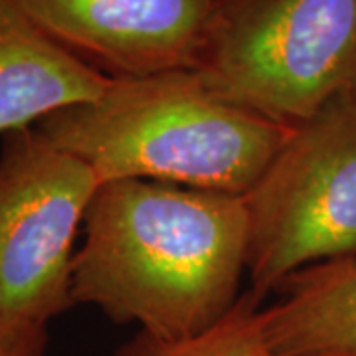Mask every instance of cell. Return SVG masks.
<instances>
[{"mask_svg":"<svg viewBox=\"0 0 356 356\" xmlns=\"http://www.w3.org/2000/svg\"><path fill=\"white\" fill-rule=\"evenodd\" d=\"M74 255V303L156 341L184 343L214 329L240 301L248 269L245 196L154 180L102 182Z\"/></svg>","mask_w":356,"mask_h":356,"instance_id":"1","label":"cell"},{"mask_svg":"<svg viewBox=\"0 0 356 356\" xmlns=\"http://www.w3.org/2000/svg\"><path fill=\"white\" fill-rule=\"evenodd\" d=\"M102 182L154 180L245 196L291 129L226 102L198 72L111 79L102 97L34 125Z\"/></svg>","mask_w":356,"mask_h":356,"instance_id":"2","label":"cell"},{"mask_svg":"<svg viewBox=\"0 0 356 356\" xmlns=\"http://www.w3.org/2000/svg\"><path fill=\"white\" fill-rule=\"evenodd\" d=\"M198 74L218 97L295 127L356 95V0H220Z\"/></svg>","mask_w":356,"mask_h":356,"instance_id":"3","label":"cell"},{"mask_svg":"<svg viewBox=\"0 0 356 356\" xmlns=\"http://www.w3.org/2000/svg\"><path fill=\"white\" fill-rule=\"evenodd\" d=\"M248 271L266 297L303 267L356 255V95L295 125L245 194Z\"/></svg>","mask_w":356,"mask_h":356,"instance_id":"4","label":"cell"},{"mask_svg":"<svg viewBox=\"0 0 356 356\" xmlns=\"http://www.w3.org/2000/svg\"><path fill=\"white\" fill-rule=\"evenodd\" d=\"M99 178L36 127L2 135L0 317L48 327L74 303V242Z\"/></svg>","mask_w":356,"mask_h":356,"instance_id":"5","label":"cell"},{"mask_svg":"<svg viewBox=\"0 0 356 356\" xmlns=\"http://www.w3.org/2000/svg\"><path fill=\"white\" fill-rule=\"evenodd\" d=\"M54 42L109 79L198 72L220 0H18Z\"/></svg>","mask_w":356,"mask_h":356,"instance_id":"6","label":"cell"},{"mask_svg":"<svg viewBox=\"0 0 356 356\" xmlns=\"http://www.w3.org/2000/svg\"><path fill=\"white\" fill-rule=\"evenodd\" d=\"M109 83L34 24L18 0H0V135L93 102Z\"/></svg>","mask_w":356,"mask_h":356,"instance_id":"7","label":"cell"},{"mask_svg":"<svg viewBox=\"0 0 356 356\" xmlns=\"http://www.w3.org/2000/svg\"><path fill=\"white\" fill-rule=\"evenodd\" d=\"M259 313L266 356H356V255L281 280Z\"/></svg>","mask_w":356,"mask_h":356,"instance_id":"8","label":"cell"},{"mask_svg":"<svg viewBox=\"0 0 356 356\" xmlns=\"http://www.w3.org/2000/svg\"><path fill=\"white\" fill-rule=\"evenodd\" d=\"M264 295L248 289L214 329L184 343H165L137 332L115 356H266L259 331Z\"/></svg>","mask_w":356,"mask_h":356,"instance_id":"9","label":"cell"},{"mask_svg":"<svg viewBox=\"0 0 356 356\" xmlns=\"http://www.w3.org/2000/svg\"><path fill=\"white\" fill-rule=\"evenodd\" d=\"M48 327L0 317V356H46Z\"/></svg>","mask_w":356,"mask_h":356,"instance_id":"10","label":"cell"}]
</instances>
